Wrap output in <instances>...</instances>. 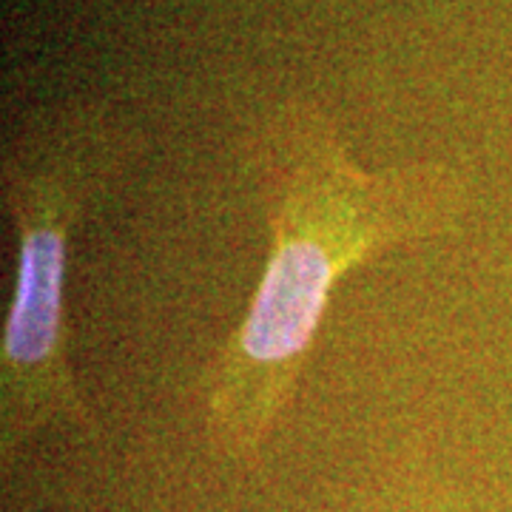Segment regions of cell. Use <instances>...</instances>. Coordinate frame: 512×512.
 I'll return each mask as SVG.
<instances>
[{"label":"cell","instance_id":"cell-2","mask_svg":"<svg viewBox=\"0 0 512 512\" xmlns=\"http://www.w3.org/2000/svg\"><path fill=\"white\" fill-rule=\"evenodd\" d=\"M143 134L109 103L37 114L6 143L0 180L15 237L12 296L0 328V458L9 470L49 427L92 433L69 362L66 271L74 228L143 154Z\"/></svg>","mask_w":512,"mask_h":512},{"label":"cell","instance_id":"cell-1","mask_svg":"<svg viewBox=\"0 0 512 512\" xmlns=\"http://www.w3.org/2000/svg\"><path fill=\"white\" fill-rule=\"evenodd\" d=\"M248 168L268 222L265 268L248 308L200 382L202 430L251 470L291 410L339 282L390 248L439 239L467 217V174L447 160L367 171L319 103L291 97L248 137Z\"/></svg>","mask_w":512,"mask_h":512},{"label":"cell","instance_id":"cell-3","mask_svg":"<svg viewBox=\"0 0 512 512\" xmlns=\"http://www.w3.org/2000/svg\"><path fill=\"white\" fill-rule=\"evenodd\" d=\"M387 512H444L441 501H416V504H396Z\"/></svg>","mask_w":512,"mask_h":512}]
</instances>
